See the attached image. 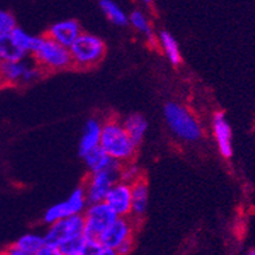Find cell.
I'll return each mask as SVG.
<instances>
[{
  "label": "cell",
  "instance_id": "cell-1",
  "mask_svg": "<svg viewBox=\"0 0 255 255\" xmlns=\"http://www.w3.org/2000/svg\"><path fill=\"white\" fill-rule=\"evenodd\" d=\"M99 146L110 158L121 164L133 160L138 147L127 133L123 123L118 120H108L102 125Z\"/></svg>",
  "mask_w": 255,
  "mask_h": 255
},
{
  "label": "cell",
  "instance_id": "cell-2",
  "mask_svg": "<svg viewBox=\"0 0 255 255\" xmlns=\"http://www.w3.org/2000/svg\"><path fill=\"white\" fill-rule=\"evenodd\" d=\"M164 119L167 125L180 139L197 142L202 138V127L194 115L181 104L169 102L164 107Z\"/></svg>",
  "mask_w": 255,
  "mask_h": 255
},
{
  "label": "cell",
  "instance_id": "cell-3",
  "mask_svg": "<svg viewBox=\"0 0 255 255\" xmlns=\"http://www.w3.org/2000/svg\"><path fill=\"white\" fill-rule=\"evenodd\" d=\"M30 55L43 71H63L72 65L69 48L55 42L48 35L39 37L37 46Z\"/></svg>",
  "mask_w": 255,
  "mask_h": 255
},
{
  "label": "cell",
  "instance_id": "cell-4",
  "mask_svg": "<svg viewBox=\"0 0 255 255\" xmlns=\"http://www.w3.org/2000/svg\"><path fill=\"white\" fill-rule=\"evenodd\" d=\"M72 65L90 68L97 65L106 54V44L99 37L90 33H82L69 47Z\"/></svg>",
  "mask_w": 255,
  "mask_h": 255
},
{
  "label": "cell",
  "instance_id": "cell-5",
  "mask_svg": "<svg viewBox=\"0 0 255 255\" xmlns=\"http://www.w3.org/2000/svg\"><path fill=\"white\" fill-rule=\"evenodd\" d=\"M43 69L35 61L33 63L25 59L14 61H4L0 67V85L30 84L37 81L43 74Z\"/></svg>",
  "mask_w": 255,
  "mask_h": 255
},
{
  "label": "cell",
  "instance_id": "cell-6",
  "mask_svg": "<svg viewBox=\"0 0 255 255\" xmlns=\"http://www.w3.org/2000/svg\"><path fill=\"white\" fill-rule=\"evenodd\" d=\"M120 167L121 163L116 161L112 165L101 169V171L90 172V177L88 178L84 188L88 203L104 201L108 190L112 188V185L120 180L119 178Z\"/></svg>",
  "mask_w": 255,
  "mask_h": 255
},
{
  "label": "cell",
  "instance_id": "cell-7",
  "mask_svg": "<svg viewBox=\"0 0 255 255\" xmlns=\"http://www.w3.org/2000/svg\"><path fill=\"white\" fill-rule=\"evenodd\" d=\"M85 210L84 235L88 240H97L104 229L110 227L119 218L104 201L89 203Z\"/></svg>",
  "mask_w": 255,
  "mask_h": 255
},
{
  "label": "cell",
  "instance_id": "cell-8",
  "mask_svg": "<svg viewBox=\"0 0 255 255\" xmlns=\"http://www.w3.org/2000/svg\"><path fill=\"white\" fill-rule=\"evenodd\" d=\"M84 227L85 219L82 214L68 216V218H64L50 224L47 233L44 235V241H46V244L54 246L59 250V248L63 245L64 242L73 239L76 236L82 235Z\"/></svg>",
  "mask_w": 255,
  "mask_h": 255
},
{
  "label": "cell",
  "instance_id": "cell-9",
  "mask_svg": "<svg viewBox=\"0 0 255 255\" xmlns=\"http://www.w3.org/2000/svg\"><path fill=\"white\" fill-rule=\"evenodd\" d=\"M86 206H88V199H86V194H85V189H74L72 194L68 197V199L55 203L48 210H46L43 220L47 224H52V223L68 218V216L82 214L86 210Z\"/></svg>",
  "mask_w": 255,
  "mask_h": 255
},
{
  "label": "cell",
  "instance_id": "cell-10",
  "mask_svg": "<svg viewBox=\"0 0 255 255\" xmlns=\"http://www.w3.org/2000/svg\"><path fill=\"white\" fill-rule=\"evenodd\" d=\"M133 231L134 228L131 220L128 218H118L98 236L97 240L103 246L116 252L121 244H124L127 240L133 239Z\"/></svg>",
  "mask_w": 255,
  "mask_h": 255
},
{
  "label": "cell",
  "instance_id": "cell-11",
  "mask_svg": "<svg viewBox=\"0 0 255 255\" xmlns=\"http://www.w3.org/2000/svg\"><path fill=\"white\" fill-rule=\"evenodd\" d=\"M104 202L119 218H129L131 212V185L119 180L108 190Z\"/></svg>",
  "mask_w": 255,
  "mask_h": 255
},
{
  "label": "cell",
  "instance_id": "cell-12",
  "mask_svg": "<svg viewBox=\"0 0 255 255\" xmlns=\"http://www.w3.org/2000/svg\"><path fill=\"white\" fill-rule=\"evenodd\" d=\"M212 129H214V137H215L216 144H218L219 152L224 158H232V155H233L232 129L223 112H216L214 115V119H212Z\"/></svg>",
  "mask_w": 255,
  "mask_h": 255
},
{
  "label": "cell",
  "instance_id": "cell-13",
  "mask_svg": "<svg viewBox=\"0 0 255 255\" xmlns=\"http://www.w3.org/2000/svg\"><path fill=\"white\" fill-rule=\"evenodd\" d=\"M82 33L81 26L76 20H63L55 22L47 31V35L64 47H71L72 43Z\"/></svg>",
  "mask_w": 255,
  "mask_h": 255
},
{
  "label": "cell",
  "instance_id": "cell-14",
  "mask_svg": "<svg viewBox=\"0 0 255 255\" xmlns=\"http://www.w3.org/2000/svg\"><path fill=\"white\" fill-rule=\"evenodd\" d=\"M44 236L33 235V233H27V235L21 236L20 239L14 242L13 245L5 250V254L8 255H38L42 246L44 245Z\"/></svg>",
  "mask_w": 255,
  "mask_h": 255
},
{
  "label": "cell",
  "instance_id": "cell-15",
  "mask_svg": "<svg viewBox=\"0 0 255 255\" xmlns=\"http://www.w3.org/2000/svg\"><path fill=\"white\" fill-rule=\"evenodd\" d=\"M101 133H102V124L98 120L91 119L89 120L84 128V133L81 135L80 141V155L84 156L86 152L91 151L93 148L99 147L101 143Z\"/></svg>",
  "mask_w": 255,
  "mask_h": 255
},
{
  "label": "cell",
  "instance_id": "cell-16",
  "mask_svg": "<svg viewBox=\"0 0 255 255\" xmlns=\"http://www.w3.org/2000/svg\"><path fill=\"white\" fill-rule=\"evenodd\" d=\"M148 205V186L143 178L131 184V212L134 219L144 215Z\"/></svg>",
  "mask_w": 255,
  "mask_h": 255
},
{
  "label": "cell",
  "instance_id": "cell-17",
  "mask_svg": "<svg viewBox=\"0 0 255 255\" xmlns=\"http://www.w3.org/2000/svg\"><path fill=\"white\" fill-rule=\"evenodd\" d=\"M26 56L27 54L16 43V40L10 35V31L0 34V60L1 63L21 60Z\"/></svg>",
  "mask_w": 255,
  "mask_h": 255
},
{
  "label": "cell",
  "instance_id": "cell-18",
  "mask_svg": "<svg viewBox=\"0 0 255 255\" xmlns=\"http://www.w3.org/2000/svg\"><path fill=\"white\" fill-rule=\"evenodd\" d=\"M123 125H124L125 130H127V133L129 134V137L131 138V141L134 142L137 146L141 143L148 127L146 119H144L142 115H130V116H128V118L123 121Z\"/></svg>",
  "mask_w": 255,
  "mask_h": 255
},
{
  "label": "cell",
  "instance_id": "cell-19",
  "mask_svg": "<svg viewBox=\"0 0 255 255\" xmlns=\"http://www.w3.org/2000/svg\"><path fill=\"white\" fill-rule=\"evenodd\" d=\"M82 158H84L85 164H86V167L89 168V171L90 172L101 171V169L110 167V165H112L114 163L118 161L115 160V159L110 158V156L102 150L101 146L93 148L91 151L86 152ZM119 163H120V161H119Z\"/></svg>",
  "mask_w": 255,
  "mask_h": 255
},
{
  "label": "cell",
  "instance_id": "cell-20",
  "mask_svg": "<svg viewBox=\"0 0 255 255\" xmlns=\"http://www.w3.org/2000/svg\"><path fill=\"white\" fill-rule=\"evenodd\" d=\"M158 40L168 60L171 61L173 65H177V64L181 63V52H180V48H178L177 40L173 38L172 34H169L168 31H161L159 34Z\"/></svg>",
  "mask_w": 255,
  "mask_h": 255
},
{
  "label": "cell",
  "instance_id": "cell-21",
  "mask_svg": "<svg viewBox=\"0 0 255 255\" xmlns=\"http://www.w3.org/2000/svg\"><path fill=\"white\" fill-rule=\"evenodd\" d=\"M99 5H101L103 13L107 16V18L112 24L118 25V26H127L129 24V17L114 0H101Z\"/></svg>",
  "mask_w": 255,
  "mask_h": 255
},
{
  "label": "cell",
  "instance_id": "cell-22",
  "mask_svg": "<svg viewBox=\"0 0 255 255\" xmlns=\"http://www.w3.org/2000/svg\"><path fill=\"white\" fill-rule=\"evenodd\" d=\"M129 24L134 27L135 30L143 34L150 43H155L154 31H152L151 25H150V21H148V18L143 12H141V10H133L130 16H129Z\"/></svg>",
  "mask_w": 255,
  "mask_h": 255
},
{
  "label": "cell",
  "instance_id": "cell-23",
  "mask_svg": "<svg viewBox=\"0 0 255 255\" xmlns=\"http://www.w3.org/2000/svg\"><path fill=\"white\" fill-rule=\"evenodd\" d=\"M86 249H88V239L82 233L64 242L59 248V255H86Z\"/></svg>",
  "mask_w": 255,
  "mask_h": 255
},
{
  "label": "cell",
  "instance_id": "cell-24",
  "mask_svg": "<svg viewBox=\"0 0 255 255\" xmlns=\"http://www.w3.org/2000/svg\"><path fill=\"white\" fill-rule=\"evenodd\" d=\"M10 35L13 37V39L16 40V43L20 46L22 50L26 52L27 55L31 54L34 50V47L37 46L38 39L39 37H34V35H30V34H27L26 31L22 30L21 27H14L13 30L10 31Z\"/></svg>",
  "mask_w": 255,
  "mask_h": 255
},
{
  "label": "cell",
  "instance_id": "cell-25",
  "mask_svg": "<svg viewBox=\"0 0 255 255\" xmlns=\"http://www.w3.org/2000/svg\"><path fill=\"white\" fill-rule=\"evenodd\" d=\"M119 178H120L121 181L128 182V184L131 185L143 177H142L141 169L137 165L133 164L131 161H127V163L121 164L120 172H119Z\"/></svg>",
  "mask_w": 255,
  "mask_h": 255
},
{
  "label": "cell",
  "instance_id": "cell-26",
  "mask_svg": "<svg viewBox=\"0 0 255 255\" xmlns=\"http://www.w3.org/2000/svg\"><path fill=\"white\" fill-rule=\"evenodd\" d=\"M16 18L7 10L0 9V34L9 33L16 27Z\"/></svg>",
  "mask_w": 255,
  "mask_h": 255
},
{
  "label": "cell",
  "instance_id": "cell-27",
  "mask_svg": "<svg viewBox=\"0 0 255 255\" xmlns=\"http://www.w3.org/2000/svg\"><path fill=\"white\" fill-rule=\"evenodd\" d=\"M133 248H134V240L133 239L127 240L124 244H121V245L119 246L118 250H116V254L127 255V254H129V253H131Z\"/></svg>",
  "mask_w": 255,
  "mask_h": 255
},
{
  "label": "cell",
  "instance_id": "cell-28",
  "mask_svg": "<svg viewBox=\"0 0 255 255\" xmlns=\"http://www.w3.org/2000/svg\"><path fill=\"white\" fill-rule=\"evenodd\" d=\"M249 254H252V255H255V249H252L250 252H249Z\"/></svg>",
  "mask_w": 255,
  "mask_h": 255
},
{
  "label": "cell",
  "instance_id": "cell-29",
  "mask_svg": "<svg viewBox=\"0 0 255 255\" xmlns=\"http://www.w3.org/2000/svg\"><path fill=\"white\" fill-rule=\"evenodd\" d=\"M151 1H152V0H143V3H146V4H150Z\"/></svg>",
  "mask_w": 255,
  "mask_h": 255
},
{
  "label": "cell",
  "instance_id": "cell-30",
  "mask_svg": "<svg viewBox=\"0 0 255 255\" xmlns=\"http://www.w3.org/2000/svg\"><path fill=\"white\" fill-rule=\"evenodd\" d=\"M0 67H1V60H0Z\"/></svg>",
  "mask_w": 255,
  "mask_h": 255
}]
</instances>
